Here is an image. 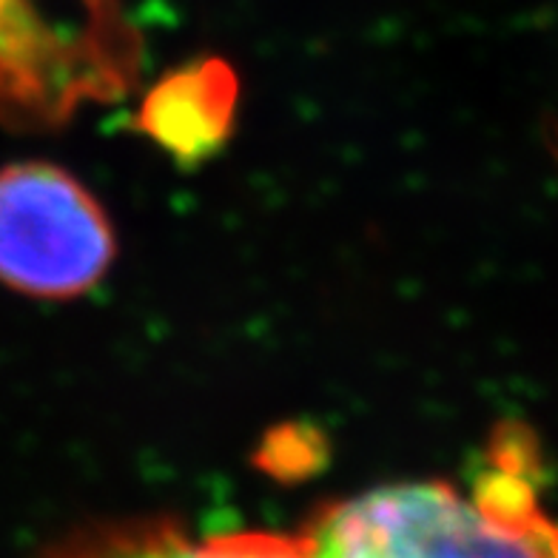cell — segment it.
Masks as SVG:
<instances>
[{"label": "cell", "instance_id": "1", "mask_svg": "<svg viewBox=\"0 0 558 558\" xmlns=\"http://www.w3.org/2000/svg\"><path fill=\"white\" fill-rule=\"evenodd\" d=\"M542 453L524 427L493 436L471 487L404 482L331 501L296 533L305 558H558Z\"/></svg>", "mask_w": 558, "mask_h": 558}, {"label": "cell", "instance_id": "2", "mask_svg": "<svg viewBox=\"0 0 558 558\" xmlns=\"http://www.w3.org/2000/svg\"><path fill=\"white\" fill-rule=\"evenodd\" d=\"M114 259V231L92 194L49 162L0 169V282L49 300L95 288Z\"/></svg>", "mask_w": 558, "mask_h": 558}, {"label": "cell", "instance_id": "3", "mask_svg": "<svg viewBox=\"0 0 558 558\" xmlns=\"http://www.w3.org/2000/svg\"><path fill=\"white\" fill-rule=\"evenodd\" d=\"M49 558H305L296 536L228 533L194 538L169 519L95 522L49 547Z\"/></svg>", "mask_w": 558, "mask_h": 558}, {"label": "cell", "instance_id": "4", "mask_svg": "<svg viewBox=\"0 0 558 558\" xmlns=\"http://www.w3.org/2000/svg\"><path fill=\"white\" fill-rule=\"evenodd\" d=\"M234 81L220 63L180 72L151 92L143 125L174 155H206L226 137Z\"/></svg>", "mask_w": 558, "mask_h": 558}]
</instances>
